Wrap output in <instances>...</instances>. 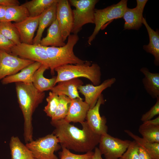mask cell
<instances>
[{
    "mask_svg": "<svg viewBox=\"0 0 159 159\" xmlns=\"http://www.w3.org/2000/svg\"><path fill=\"white\" fill-rule=\"evenodd\" d=\"M51 124L55 128L52 133L58 138L61 147L86 153L92 151L99 144L101 135L93 132L86 121L81 123V129L64 119L51 120Z\"/></svg>",
    "mask_w": 159,
    "mask_h": 159,
    "instance_id": "obj_1",
    "label": "cell"
},
{
    "mask_svg": "<svg viewBox=\"0 0 159 159\" xmlns=\"http://www.w3.org/2000/svg\"><path fill=\"white\" fill-rule=\"evenodd\" d=\"M17 101L24 118V136L25 142L33 140L32 115L35 110L43 101L44 92L37 89L32 83H15Z\"/></svg>",
    "mask_w": 159,
    "mask_h": 159,
    "instance_id": "obj_2",
    "label": "cell"
},
{
    "mask_svg": "<svg viewBox=\"0 0 159 159\" xmlns=\"http://www.w3.org/2000/svg\"><path fill=\"white\" fill-rule=\"evenodd\" d=\"M57 73L55 84L74 78L83 77L89 80L94 85L101 84V73L99 65L97 63L86 61L83 64H69L55 68Z\"/></svg>",
    "mask_w": 159,
    "mask_h": 159,
    "instance_id": "obj_3",
    "label": "cell"
},
{
    "mask_svg": "<svg viewBox=\"0 0 159 159\" xmlns=\"http://www.w3.org/2000/svg\"><path fill=\"white\" fill-rule=\"evenodd\" d=\"M66 44L59 47H45L49 59L50 72L54 74L55 68L69 64H83L87 61L76 56L73 52V48L78 40L77 34H70L68 37Z\"/></svg>",
    "mask_w": 159,
    "mask_h": 159,
    "instance_id": "obj_4",
    "label": "cell"
},
{
    "mask_svg": "<svg viewBox=\"0 0 159 159\" xmlns=\"http://www.w3.org/2000/svg\"><path fill=\"white\" fill-rule=\"evenodd\" d=\"M127 0H121L118 3L102 9H95V28L92 34L88 38L90 45L101 29L115 19L122 18L127 7Z\"/></svg>",
    "mask_w": 159,
    "mask_h": 159,
    "instance_id": "obj_5",
    "label": "cell"
},
{
    "mask_svg": "<svg viewBox=\"0 0 159 159\" xmlns=\"http://www.w3.org/2000/svg\"><path fill=\"white\" fill-rule=\"evenodd\" d=\"M97 0H70V4L75 9L72 10L73 23L71 32L77 34L82 26L94 23V11Z\"/></svg>",
    "mask_w": 159,
    "mask_h": 159,
    "instance_id": "obj_6",
    "label": "cell"
},
{
    "mask_svg": "<svg viewBox=\"0 0 159 159\" xmlns=\"http://www.w3.org/2000/svg\"><path fill=\"white\" fill-rule=\"evenodd\" d=\"M57 138L53 133L26 143V146L37 159H58L54 154L61 146Z\"/></svg>",
    "mask_w": 159,
    "mask_h": 159,
    "instance_id": "obj_7",
    "label": "cell"
},
{
    "mask_svg": "<svg viewBox=\"0 0 159 159\" xmlns=\"http://www.w3.org/2000/svg\"><path fill=\"white\" fill-rule=\"evenodd\" d=\"M131 141L114 137L107 133L101 135L99 149L105 159H119L125 152Z\"/></svg>",
    "mask_w": 159,
    "mask_h": 159,
    "instance_id": "obj_8",
    "label": "cell"
},
{
    "mask_svg": "<svg viewBox=\"0 0 159 159\" xmlns=\"http://www.w3.org/2000/svg\"><path fill=\"white\" fill-rule=\"evenodd\" d=\"M10 54L24 59L39 62L49 68V61L45 47L39 44L21 43L12 47Z\"/></svg>",
    "mask_w": 159,
    "mask_h": 159,
    "instance_id": "obj_9",
    "label": "cell"
},
{
    "mask_svg": "<svg viewBox=\"0 0 159 159\" xmlns=\"http://www.w3.org/2000/svg\"><path fill=\"white\" fill-rule=\"evenodd\" d=\"M34 62L0 50V80L18 72Z\"/></svg>",
    "mask_w": 159,
    "mask_h": 159,
    "instance_id": "obj_10",
    "label": "cell"
},
{
    "mask_svg": "<svg viewBox=\"0 0 159 159\" xmlns=\"http://www.w3.org/2000/svg\"><path fill=\"white\" fill-rule=\"evenodd\" d=\"M56 19L64 42L70 34L73 19L72 10L69 1L58 0L57 4Z\"/></svg>",
    "mask_w": 159,
    "mask_h": 159,
    "instance_id": "obj_11",
    "label": "cell"
},
{
    "mask_svg": "<svg viewBox=\"0 0 159 159\" xmlns=\"http://www.w3.org/2000/svg\"><path fill=\"white\" fill-rule=\"evenodd\" d=\"M105 102L103 96L101 94L95 105L88 110L86 118L87 124L92 130L100 135L107 133L108 131L106 119L104 116H101L100 113V107Z\"/></svg>",
    "mask_w": 159,
    "mask_h": 159,
    "instance_id": "obj_12",
    "label": "cell"
},
{
    "mask_svg": "<svg viewBox=\"0 0 159 159\" xmlns=\"http://www.w3.org/2000/svg\"><path fill=\"white\" fill-rule=\"evenodd\" d=\"M116 81L115 78L112 77L105 80L98 85L90 84L80 85L78 87V90L79 92L84 96L85 101L89 105L90 108L95 105L103 91L111 87Z\"/></svg>",
    "mask_w": 159,
    "mask_h": 159,
    "instance_id": "obj_13",
    "label": "cell"
},
{
    "mask_svg": "<svg viewBox=\"0 0 159 159\" xmlns=\"http://www.w3.org/2000/svg\"><path fill=\"white\" fill-rule=\"evenodd\" d=\"M39 16H29L20 22L13 23L18 32L21 43L33 44L34 34L38 27Z\"/></svg>",
    "mask_w": 159,
    "mask_h": 159,
    "instance_id": "obj_14",
    "label": "cell"
},
{
    "mask_svg": "<svg viewBox=\"0 0 159 159\" xmlns=\"http://www.w3.org/2000/svg\"><path fill=\"white\" fill-rule=\"evenodd\" d=\"M90 108L89 105L82 98H76L72 100L68 113L64 119L70 123L85 121L87 114Z\"/></svg>",
    "mask_w": 159,
    "mask_h": 159,
    "instance_id": "obj_15",
    "label": "cell"
},
{
    "mask_svg": "<svg viewBox=\"0 0 159 159\" xmlns=\"http://www.w3.org/2000/svg\"><path fill=\"white\" fill-rule=\"evenodd\" d=\"M51 90L52 92L58 95H66L71 100L76 98H81L78 88L83 85L82 81L79 78H74L59 82Z\"/></svg>",
    "mask_w": 159,
    "mask_h": 159,
    "instance_id": "obj_16",
    "label": "cell"
},
{
    "mask_svg": "<svg viewBox=\"0 0 159 159\" xmlns=\"http://www.w3.org/2000/svg\"><path fill=\"white\" fill-rule=\"evenodd\" d=\"M58 0L40 15L37 33L34 38L33 44H39L45 29L56 19L57 4Z\"/></svg>",
    "mask_w": 159,
    "mask_h": 159,
    "instance_id": "obj_17",
    "label": "cell"
},
{
    "mask_svg": "<svg viewBox=\"0 0 159 159\" xmlns=\"http://www.w3.org/2000/svg\"><path fill=\"white\" fill-rule=\"evenodd\" d=\"M42 64L39 62H34L21 69L20 72L3 78L1 83L3 85L17 82L32 83L34 74Z\"/></svg>",
    "mask_w": 159,
    "mask_h": 159,
    "instance_id": "obj_18",
    "label": "cell"
},
{
    "mask_svg": "<svg viewBox=\"0 0 159 159\" xmlns=\"http://www.w3.org/2000/svg\"><path fill=\"white\" fill-rule=\"evenodd\" d=\"M65 44L56 19L49 26L46 36L41 39L39 44L45 47H59L64 46Z\"/></svg>",
    "mask_w": 159,
    "mask_h": 159,
    "instance_id": "obj_19",
    "label": "cell"
},
{
    "mask_svg": "<svg viewBox=\"0 0 159 159\" xmlns=\"http://www.w3.org/2000/svg\"><path fill=\"white\" fill-rule=\"evenodd\" d=\"M140 71L144 75L142 82L148 93L153 99L159 97V73L150 72L146 67L142 68Z\"/></svg>",
    "mask_w": 159,
    "mask_h": 159,
    "instance_id": "obj_20",
    "label": "cell"
},
{
    "mask_svg": "<svg viewBox=\"0 0 159 159\" xmlns=\"http://www.w3.org/2000/svg\"><path fill=\"white\" fill-rule=\"evenodd\" d=\"M49 69L48 66L42 64L35 72L33 77L32 84L37 89L41 92L51 90L56 85V76L48 79L43 75L45 70Z\"/></svg>",
    "mask_w": 159,
    "mask_h": 159,
    "instance_id": "obj_21",
    "label": "cell"
},
{
    "mask_svg": "<svg viewBox=\"0 0 159 159\" xmlns=\"http://www.w3.org/2000/svg\"><path fill=\"white\" fill-rule=\"evenodd\" d=\"M143 24L145 26L149 38L148 44L145 45L143 48L147 52L152 54L154 57L155 65H159V33L158 30L155 31L152 29L147 23L145 19H143Z\"/></svg>",
    "mask_w": 159,
    "mask_h": 159,
    "instance_id": "obj_22",
    "label": "cell"
},
{
    "mask_svg": "<svg viewBox=\"0 0 159 159\" xmlns=\"http://www.w3.org/2000/svg\"><path fill=\"white\" fill-rule=\"evenodd\" d=\"M9 146L11 159H34L31 152L18 137H11Z\"/></svg>",
    "mask_w": 159,
    "mask_h": 159,
    "instance_id": "obj_23",
    "label": "cell"
},
{
    "mask_svg": "<svg viewBox=\"0 0 159 159\" xmlns=\"http://www.w3.org/2000/svg\"><path fill=\"white\" fill-rule=\"evenodd\" d=\"M143 14L135 8L130 9L127 7L122 17L125 21L124 29H139L143 24Z\"/></svg>",
    "mask_w": 159,
    "mask_h": 159,
    "instance_id": "obj_24",
    "label": "cell"
},
{
    "mask_svg": "<svg viewBox=\"0 0 159 159\" xmlns=\"http://www.w3.org/2000/svg\"><path fill=\"white\" fill-rule=\"evenodd\" d=\"M124 132L132 138L139 147L143 149L153 159H159V143L148 142L128 130Z\"/></svg>",
    "mask_w": 159,
    "mask_h": 159,
    "instance_id": "obj_25",
    "label": "cell"
},
{
    "mask_svg": "<svg viewBox=\"0 0 159 159\" xmlns=\"http://www.w3.org/2000/svg\"><path fill=\"white\" fill-rule=\"evenodd\" d=\"M29 16L27 9L22 5H12L6 6L4 20L20 22Z\"/></svg>",
    "mask_w": 159,
    "mask_h": 159,
    "instance_id": "obj_26",
    "label": "cell"
},
{
    "mask_svg": "<svg viewBox=\"0 0 159 159\" xmlns=\"http://www.w3.org/2000/svg\"><path fill=\"white\" fill-rule=\"evenodd\" d=\"M57 0H32L27 1L21 5L27 9L29 16L36 17L40 15Z\"/></svg>",
    "mask_w": 159,
    "mask_h": 159,
    "instance_id": "obj_27",
    "label": "cell"
},
{
    "mask_svg": "<svg viewBox=\"0 0 159 159\" xmlns=\"http://www.w3.org/2000/svg\"><path fill=\"white\" fill-rule=\"evenodd\" d=\"M0 33L15 45L21 43L18 32L13 24L11 21L0 22Z\"/></svg>",
    "mask_w": 159,
    "mask_h": 159,
    "instance_id": "obj_28",
    "label": "cell"
},
{
    "mask_svg": "<svg viewBox=\"0 0 159 159\" xmlns=\"http://www.w3.org/2000/svg\"><path fill=\"white\" fill-rule=\"evenodd\" d=\"M59 102L55 113L51 120H58L64 119L67 116L72 100L64 95H59Z\"/></svg>",
    "mask_w": 159,
    "mask_h": 159,
    "instance_id": "obj_29",
    "label": "cell"
},
{
    "mask_svg": "<svg viewBox=\"0 0 159 159\" xmlns=\"http://www.w3.org/2000/svg\"><path fill=\"white\" fill-rule=\"evenodd\" d=\"M138 131L145 140L150 143H159V125L139 127Z\"/></svg>",
    "mask_w": 159,
    "mask_h": 159,
    "instance_id": "obj_30",
    "label": "cell"
},
{
    "mask_svg": "<svg viewBox=\"0 0 159 159\" xmlns=\"http://www.w3.org/2000/svg\"><path fill=\"white\" fill-rule=\"evenodd\" d=\"M47 105L44 109L47 115L52 118L54 115L57 108L59 102V95L51 91L49 92L46 98Z\"/></svg>",
    "mask_w": 159,
    "mask_h": 159,
    "instance_id": "obj_31",
    "label": "cell"
},
{
    "mask_svg": "<svg viewBox=\"0 0 159 159\" xmlns=\"http://www.w3.org/2000/svg\"><path fill=\"white\" fill-rule=\"evenodd\" d=\"M61 148L62 151L59 153L60 159H92L94 153L91 151L83 154H77L72 153L65 147Z\"/></svg>",
    "mask_w": 159,
    "mask_h": 159,
    "instance_id": "obj_32",
    "label": "cell"
},
{
    "mask_svg": "<svg viewBox=\"0 0 159 159\" xmlns=\"http://www.w3.org/2000/svg\"><path fill=\"white\" fill-rule=\"evenodd\" d=\"M139 148L135 141H131L126 150L119 159H139L138 153Z\"/></svg>",
    "mask_w": 159,
    "mask_h": 159,
    "instance_id": "obj_33",
    "label": "cell"
},
{
    "mask_svg": "<svg viewBox=\"0 0 159 159\" xmlns=\"http://www.w3.org/2000/svg\"><path fill=\"white\" fill-rule=\"evenodd\" d=\"M159 115V97L156 98L155 104L150 109L142 116L141 120L144 122L151 119L155 116Z\"/></svg>",
    "mask_w": 159,
    "mask_h": 159,
    "instance_id": "obj_34",
    "label": "cell"
},
{
    "mask_svg": "<svg viewBox=\"0 0 159 159\" xmlns=\"http://www.w3.org/2000/svg\"><path fill=\"white\" fill-rule=\"evenodd\" d=\"M15 45L0 33V50L10 54L11 49Z\"/></svg>",
    "mask_w": 159,
    "mask_h": 159,
    "instance_id": "obj_35",
    "label": "cell"
},
{
    "mask_svg": "<svg viewBox=\"0 0 159 159\" xmlns=\"http://www.w3.org/2000/svg\"><path fill=\"white\" fill-rule=\"evenodd\" d=\"M159 125V116L158 115L156 118L147 120L143 122V124L139 127H144L148 126H153Z\"/></svg>",
    "mask_w": 159,
    "mask_h": 159,
    "instance_id": "obj_36",
    "label": "cell"
},
{
    "mask_svg": "<svg viewBox=\"0 0 159 159\" xmlns=\"http://www.w3.org/2000/svg\"><path fill=\"white\" fill-rule=\"evenodd\" d=\"M138 153L139 159H153L143 149L140 147H139Z\"/></svg>",
    "mask_w": 159,
    "mask_h": 159,
    "instance_id": "obj_37",
    "label": "cell"
},
{
    "mask_svg": "<svg viewBox=\"0 0 159 159\" xmlns=\"http://www.w3.org/2000/svg\"><path fill=\"white\" fill-rule=\"evenodd\" d=\"M147 0H137V6L135 7L138 11L143 13Z\"/></svg>",
    "mask_w": 159,
    "mask_h": 159,
    "instance_id": "obj_38",
    "label": "cell"
},
{
    "mask_svg": "<svg viewBox=\"0 0 159 159\" xmlns=\"http://www.w3.org/2000/svg\"><path fill=\"white\" fill-rule=\"evenodd\" d=\"M19 2L17 0H0V5L6 6L19 5Z\"/></svg>",
    "mask_w": 159,
    "mask_h": 159,
    "instance_id": "obj_39",
    "label": "cell"
},
{
    "mask_svg": "<svg viewBox=\"0 0 159 159\" xmlns=\"http://www.w3.org/2000/svg\"><path fill=\"white\" fill-rule=\"evenodd\" d=\"M6 6L0 5V22L4 20Z\"/></svg>",
    "mask_w": 159,
    "mask_h": 159,
    "instance_id": "obj_40",
    "label": "cell"
},
{
    "mask_svg": "<svg viewBox=\"0 0 159 159\" xmlns=\"http://www.w3.org/2000/svg\"><path fill=\"white\" fill-rule=\"evenodd\" d=\"M101 153L98 148L96 147L95 148L94 154L92 159H103Z\"/></svg>",
    "mask_w": 159,
    "mask_h": 159,
    "instance_id": "obj_41",
    "label": "cell"
},
{
    "mask_svg": "<svg viewBox=\"0 0 159 159\" xmlns=\"http://www.w3.org/2000/svg\"><path fill=\"white\" fill-rule=\"evenodd\" d=\"M34 159H36V158H34Z\"/></svg>",
    "mask_w": 159,
    "mask_h": 159,
    "instance_id": "obj_42",
    "label": "cell"
}]
</instances>
